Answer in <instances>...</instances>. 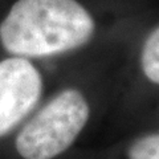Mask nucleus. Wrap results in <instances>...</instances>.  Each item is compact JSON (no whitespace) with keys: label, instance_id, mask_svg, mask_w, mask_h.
I'll return each instance as SVG.
<instances>
[{"label":"nucleus","instance_id":"nucleus-1","mask_svg":"<svg viewBox=\"0 0 159 159\" xmlns=\"http://www.w3.org/2000/svg\"><path fill=\"white\" fill-rule=\"evenodd\" d=\"M94 31L77 0H17L0 23V43L13 56L45 57L85 45Z\"/></svg>","mask_w":159,"mask_h":159},{"label":"nucleus","instance_id":"nucleus-2","mask_svg":"<svg viewBox=\"0 0 159 159\" xmlns=\"http://www.w3.org/2000/svg\"><path fill=\"white\" fill-rule=\"evenodd\" d=\"M90 107L77 89H65L52 98L16 137L24 159H53L66 151L89 121Z\"/></svg>","mask_w":159,"mask_h":159},{"label":"nucleus","instance_id":"nucleus-3","mask_svg":"<svg viewBox=\"0 0 159 159\" xmlns=\"http://www.w3.org/2000/svg\"><path fill=\"white\" fill-rule=\"evenodd\" d=\"M43 78L25 57L0 61V137L12 131L37 105Z\"/></svg>","mask_w":159,"mask_h":159},{"label":"nucleus","instance_id":"nucleus-4","mask_svg":"<svg viewBox=\"0 0 159 159\" xmlns=\"http://www.w3.org/2000/svg\"><path fill=\"white\" fill-rule=\"evenodd\" d=\"M143 74L152 84L159 85V27L148 34L141 52Z\"/></svg>","mask_w":159,"mask_h":159},{"label":"nucleus","instance_id":"nucleus-5","mask_svg":"<svg viewBox=\"0 0 159 159\" xmlns=\"http://www.w3.org/2000/svg\"><path fill=\"white\" fill-rule=\"evenodd\" d=\"M129 159H159V133L137 139L127 152Z\"/></svg>","mask_w":159,"mask_h":159}]
</instances>
